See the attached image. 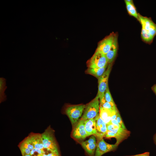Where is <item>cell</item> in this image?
<instances>
[{
    "mask_svg": "<svg viewBox=\"0 0 156 156\" xmlns=\"http://www.w3.org/2000/svg\"><path fill=\"white\" fill-rule=\"evenodd\" d=\"M116 120L122 128L125 129H127L119 112L118 113Z\"/></svg>",
    "mask_w": 156,
    "mask_h": 156,
    "instance_id": "484cf974",
    "label": "cell"
},
{
    "mask_svg": "<svg viewBox=\"0 0 156 156\" xmlns=\"http://www.w3.org/2000/svg\"><path fill=\"white\" fill-rule=\"evenodd\" d=\"M42 156H60V155L53 151L44 148L43 150Z\"/></svg>",
    "mask_w": 156,
    "mask_h": 156,
    "instance_id": "d4e9b609",
    "label": "cell"
},
{
    "mask_svg": "<svg viewBox=\"0 0 156 156\" xmlns=\"http://www.w3.org/2000/svg\"><path fill=\"white\" fill-rule=\"evenodd\" d=\"M29 135L31 139L34 148L41 150H44V149L41 134L31 132Z\"/></svg>",
    "mask_w": 156,
    "mask_h": 156,
    "instance_id": "5bb4252c",
    "label": "cell"
},
{
    "mask_svg": "<svg viewBox=\"0 0 156 156\" xmlns=\"http://www.w3.org/2000/svg\"><path fill=\"white\" fill-rule=\"evenodd\" d=\"M86 106V105L81 104L66 107L64 112L69 118L73 125L76 123L82 116Z\"/></svg>",
    "mask_w": 156,
    "mask_h": 156,
    "instance_id": "3957f363",
    "label": "cell"
},
{
    "mask_svg": "<svg viewBox=\"0 0 156 156\" xmlns=\"http://www.w3.org/2000/svg\"><path fill=\"white\" fill-rule=\"evenodd\" d=\"M152 89L156 95V84L154 85L152 87Z\"/></svg>",
    "mask_w": 156,
    "mask_h": 156,
    "instance_id": "4dcf8cb0",
    "label": "cell"
},
{
    "mask_svg": "<svg viewBox=\"0 0 156 156\" xmlns=\"http://www.w3.org/2000/svg\"><path fill=\"white\" fill-rule=\"evenodd\" d=\"M104 97L106 101L113 105H115L110 93L108 86L105 93Z\"/></svg>",
    "mask_w": 156,
    "mask_h": 156,
    "instance_id": "7402d4cb",
    "label": "cell"
},
{
    "mask_svg": "<svg viewBox=\"0 0 156 156\" xmlns=\"http://www.w3.org/2000/svg\"><path fill=\"white\" fill-rule=\"evenodd\" d=\"M100 106L102 107L111 110H118L115 105H113L106 101L104 96L99 99Z\"/></svg>",
    "mask_w": 156,
    "mask_h": 156,
    "instance_id": "ffe728a7",
    "label": "cell"
},
{
    "mask_svg": "<svg viewBox=\"0 0 156 156\" xmlns=\"http://www.w3.org/2000/svg\"><path fill=\"white\" fill-rule=\"evenodd\" d=\"M118 146L116 144H111L107 143L103 138L97 143L94 156H101L105 153L115 150Z\"/></svg>",
    "mask_w": 156,
    "mask_h": 156,
    "instance_id": "ba28073f",
    "label": "cell"
},
{
    "mask_svg": "<svg viewBox=\"0 0 156 156\" xmlns=\"http://www.w3.org/2000/svg\"><path fill=\"white\" fill-rule=\"evenodd\" d=\"M99 99L96 96L86 105L83 114L80 119L84 121L89 119H94L99 113Z\"/></svg>",
    "mask_w": 156,
    "mask_h": 156,
    "instance_id": "7a4b0ae2",
    "label": "cell"
},
{
    "mask_svg": "<svg viewBox=\"0 0 156 156\" xmlns=\"http://www.w3.org/2000/svg\"><path fill=\"white\" fill-rule=\"evenodd\" d=\"M95 123L96 136L98 141L100 140L105 136L107 131V125L100 117L99 113L94 118Z\"/></svg>",
    "mask_w": 156,
    "mask_h": 156,
    "instance_id": "9c48e42d",
    "label": "cell"
},
{
    "mask_svg": "<svg viewBox=\"0 0 156 156\" xmlns=\"http://www.w3.org/2000/svg\"><path fill=\"white\" fill-rule=\"evenodd\" d=\"M44 148L60 155L58 144L54 135V131L49 126L41 134Z\"/></svg>",
    "mask_w": 156,
    "mask_h": 156,
    "instance_id": "6da1fadb",
    "label": "cell"
},
{
    "mask_svg": "<svg viewBox=\"0 0 156 156\" xmlns=\"http://www.w3.org/2000/svg\"><path fill=\"white\" fill-rule=\"evenodd\" d=\"M125 1L127 10L129 14L139 20L138 14L137 13L134 3H130L127 0H125Z\"/></svg>",
    "mask_w": 156,
    "mask_h": 156,
    "instance_id": "d6986e66",
    "label": "cell"
},
{
    "mask_svg": "<svg viewBox=\"0 0 156 156\" xmlns=\"http://www.w3.org/2000/svg\"><path fill=\"white\" fill-rule=\"evenodd\" d=\"M23 156H31L30 154L29 155H26Z\"/></svg>",
    "mask_w": 156,
    "mask_h": 156,
    "instance_id": "1f68e13d",
    "label": "cell"
},
{
    "mask_svg": "<svg viewBox=\"0 0 156 156\" xmlns=\"http://www.w3.org/2000/svg\"><path fill=\"white\" fill-rule=\"evenodd\" d=\"M73 137L76 139H84L87 136L84 126V121L80 119L74 127L72 133Z\"/></svg>",
    "mask_w": 156,
    "mask_h": 156,
    "instance_id": "30bf717a",
    "label": "cell"
},
{
    "mask_svg": "<svg viewBox=\"0 0 156 156\" xmlns=\"http://www.w3.org/2000/svg\"><path fill=\"white\" fill-rule=\"evenodd\" d=\"M141 35L143 40L147 43L151 42L153 38L148 31L142 27Z\"/></svg>",
    "mask_w": 156,
    "mask_h": 156,
    "instance_id": "44dd1931",
    "label": "cell"
},
{
    "mask_svg": "<svg viewBox=\"0 0 156 156\" xmlns=\"http://www.w3.org/2000/svg\"><path fill=\"white\" fill-rule=\"evenodd\" d=\"M118 110H111L100 106L99 116L107 125L110 123L112 117L118 112Z\"/></svg>",
    "mask_w": 156,
    "mask_h": 156,
    "instance_id": "7c38bea8",
    "label": "cell"
},
{
    "mask_svg": "<svg viewBox=\"0 0 156 156\" xmlns=\"http://www.w3.org/2000/svg\"><path fill=\"white\" fill-rule=\"evenodd\" d=\"M81 144L86 153L90 156H94L97 143H85L83 141Z\"/></svg>",
    "mask_w": 156,
    "mask_h": 156,
    "instance_id": "2e32d148",
    "label": "cell"
},
{
    "mask_svg": "<svg viewBox=\"0 0 156 156\" xmlns=\"http://www.w3.org/2000/svg\"><path fill=\"white\" fill-rule=\"evenodd\" d=\"M115 34L112 33L101 40L96 51L106 55L109 50L113 44Z\"/></svg>",
    "mask_w": 156,
    "mask_h": 156,
    "instance_id": "52a82bcc",
    "label": "cell"
},
{
    "mask_svg": "<svg viewBox=\"0 0 156 156\" xmlns=\"http://www.w3.org/2000/svg\"><path fill=\"white\" fill-rule=\"evenodd\" d=\"M107 130L113 132L116 136V142L115 143L118 146L123 140L129 135L130 132L127 129H125L110 123L107 125Z\"/></svg>",
    "mask_w": 156,
    "mask_h": 156,
    "instance_id": "8992f818",
    "label": "cell"
},
{
    "mask_svg": "<svg viewBox=\"0 0 156 156\" xmlns=\"http://www.w3.org/2000/svg\"><path fill=\"white\" fill-rule=\"evenodd\" d=\"M155 142H156V135L155 137Z\"/></svg>",
    "mask_w": 156,
    "mask_h": 156,
    "instance_id": "d6a6232c",
    "label": "cell"
},
{
    "mask_svg": "<svg viewBox=\"0 0 156 156\" xmlns=\"http://www.w3.org/2000/svg\"><path fill=\"white\" fill-rule=\"evenodd\" d=\"M7 88L6 79L3 77H1L0 78V101L1 103L5 101L6 99V96L4 92Z\"/></svg>",
    "mask_w": 156,
    "mask_h": 156,
    "instance_id": "ac0fdd59",
    "label": "cell"
},
{
    "mask_svg": "<svg viewBox=\"0 0 156 156\" xmlns=\"http://www.w3.org/2000/svg\"><path fill=\"white\" fill-rule=\"evenodd\" d=\"M110 123L118 127H121V126L117 122L116 119L111 120Z\"/></svg>",
    "mask_w": 156,
    "mask_h": 156,
    "instance_id": "f1b7e54d",
    "label": "cell"
},
{
    "mask_svg": "<svg viewBox=\"0 0 156 156\" xmlns=\"http://www.w3.org/2000/svg\"><path fill=\"white\" fill-rule=\"evenodd\" d=\"M43 153V150L34 148L31 151L30 155L31 156H42Z\"/></svg>",
    "mask_w": 156,
    "mask_h": 156,
    "instance_id": "603a6c76",
    "label": "cell"
},
{
    "mask_svg": "<svg viewBox=\"0 0 156 156\" xmlns=\"http://www.w3.org/2000/svg\"><path fill=\"white\" fill-rule=\"evenodd\" d=\"M84 126L87 136L96 134V123L94 119L84 120Z\"/></svg>",
    "mask_w": 156,
    "mask_h": 156,
    "instance_id": "4fadbf2b",
    "label": "cell"
},
{
    "mask_svg": "<svg viewBox=\"0 0 156 156\" xmlns=\"http://www.w3.org/2000/svg\"><path fill=\"white\" fill-rule=\"evenodd\" d=\"M133 156H149V153L147 152L142 154L136 155Z\"/></svg>",
    "mask_w": 156,
    "mask_h": 156,
    "instance_id": "f546056e",
    "label": "cell"
},
{
    "mask_svg": "<svg viewBox=\"0 0 156 156\" xmlns=\"http://www.w3.org/2000/svg\"></svg>",
    "mask_w": 156,
    "mask_h": 156,
    "instance_id": "836d02e7",
    "label": "cell"
},
{
    "mask_svg": "<svg viewBox=\"0 0 156 156\" xmlns=\"http://www.w3.org/2000/svg\"><path fill=\"white\" fill-rule=\"evenodd\" d=\"M118 36L115 34L112 46L108 53L105 55L108 64H112L117 55L118 49Z\"/></svg>",
    "mask_w": 156,
    "mask_h": 156,
    "instance_id": "8fae6325",
    "label": "cell"
},
{
    "mask_svg": "<svg viewBox=\"0 0 156 156\" xmlns=\"http://www.w3.org/2000/svg\"><path fill=\"white\" fill-rule=\"evenodd\" d=\"M87 64L88 68H97L105 67L108 64L105 55L96 51Z\"/></svg>",
    "mask_w": 156,
    "mask_h": 156,
    "instance_id": "277c9868",
    "label": "cell"
},
{
    "mask_svg": "<svg viewBox=\"0 0 156 156\" xmlns=\"http://www.w3.org/2000/svg\"><path fill=\"white\" fill-rule=\"evenodd\" d=\"M148 32L153 38L156 34V24L153 22L151 23L149 27Z\"/></svg>",
    "mask_w": 156,
    "mask_h": 156,
    "instance_id": "cb8c5ba5",
    "label": "cell"
},
{
    "mask_svg": "<svg viewBox=\"0 0 156 156\" xmlns=\"http://www.w3.org/2000/svg\"><path fill=\"white\" fill-rule=\"evenodd\" d=\"M104 136L107 138H115L116 139L117 138L116 136L113 132L108 130L107 131Z\"/></svg>",
    "mask_w": 156,
    "mask_h": 156,
    "instance_id": "4316f807",
    "label": "cell"
},
{
    "mask_svg": "<svg viewBox=\"0 0 156 156\" xmlns=\"http://www.w3.org/2000/svg\"><path fill=\"white\" fill-rule=\"evenodd\" d=\"M83 142L85 143H96V137L94 135H92L88 140Z\"/></svg>",
    "mask_w": 156,
    "mask_h": 156,
    "instance_id": "83f0119b",
    "label": "cell"
},
{
    "mask_svg": "<svg viewBox=\"0 0 156 156\" xmlns=\"http://www.w3.org/2000/svg\"><path fill=\"white\" fill-rule=\"evenodd\" d=\"M108 65L101 68H88L85 72L86 74L92 75L98 79L105 72Z\"/></svg>",
    "mask_w": 156,
    "mask_h": 156,
    "instance_id": "9a60e30c",
    "label": "cell"
},
{
    "mask_svg": "<svg viewBox=\"0 0 156 156\" xmlns=\"http://www.w3.org/2000/svg\"><path fill=\"white\" fill-rule=\"evenodd\" d=\"M112 67V64H108L105 72L98 79V91L96 96L99 99L104 96L105 93L108 86V80Z\"/></svg>",
    "mask_w": 156,
    "mask_h": 156,
    "instance_id": "5b68a950",
    "label": "cell"
},
{
    "mask_svg": "<svg viewBox=\"0 0 156 156\" xmlns=\"http://www.w3.org/2000/svg\"><path fill=\"white\" fill-rule=\"evenodd\" d=\"M18 147L19 148H28L31 151L34 148L31 139L29 135L19 143Z\"/></svg>",
    "mask_w": 156,
    "mask_h": 156,
    "instance_id": "e0dca14e",
    "label": "cell"
}]
</instances>
